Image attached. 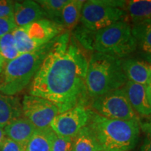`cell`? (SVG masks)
<instances>
[{
	"instance_id": "24",
	"label": "cell",
	"mask_w": 151,
	"mask_h": 151,
	"mask_svg": "<svg viewBox=\"0 0 151 151\" xmlns=\"http://www.w3.org/2000/svg\"><path fill=\"white\" fill-rule=\"evenodd\" d=\"M73 138L65 137L55 133L52 151H72Z\"/></svg>"
},
{
	"instance_id": "16",
	"label": "cell",
	"mask_w": 151,
	"mask_h": 151,
	"mask_svg": "<svg viewBox=\"0 0 151 151\" xmlns=\"http://www.w3.org/2000/svg\"><path fill=\"white\" fill-rule=\"evenodd\" d=\"M84 2L83 0H69L64 6L60 16V24L66 31L72 32L78 26Z\"/></svg>"
},
{
	"instance_id": "10",
	"label": "cell",
	"mask_w": 151,
	"mask_h": 151,
	"mask_svg": "<svg viewBox=\"0 0 151 151\" xmlns=\"http://www.w3.org/2000/svg\"><path fill=\"white\" fill-rule=\"evenodd\" d=\"M90 109L83 106L59 113L50 123V127L56 134L73 138L89 122Z\"/></svg>"
},
{
	"instance_id": "30",
	"label": "cell",
	"mask_w": 151,
	"mask_h": 151,
	"mask_svg": "<svg viewBox=\"0 0 151 151\" xmlns=\"http://www.w3.org/2000/svg\"><path fill=\"white\" fill-rule=\"evenodd\" d=\"M146 94L147 97H148V100L151 105V78L149 81L148 83L146 86Z\"/></svg>"
},
{
	"instance_id": "5",
	"label": "cell",
	"mask_w": 151,
	"mask_h": 151,
	"mask_svg": "<svg viewBox=\"0 0 151 151\" xmlns=\"http://www.w3.org/2000/svg\"><path fill=\"white\" fill-rule=\"evenodd\" d=\"M94 51L124 59L137 49L132 33V25L126 20H120L109 27L95 32Z\"/></svg>"
},
{
	"instance_id": "20",
	"label": "cell",
	"mask_w": 151,
	"mask_h": 151,
	"mask_svg": "<svg viewBox=\"0 0 151 151\" xmlns=\"http://www.w3.org/2000/svg\"><path fill=\"white\" fill-rule=\"evenodd\" d=\"M55 132L51 127L36 129L28 142L25 151H52Z\"/></svg>"
},
{
	"instance_id": "2",
	"label": "cell",
	"mask_w": 151,
	"mask_h": 151,
	"mask_svg": "<svg viewBox=\"0 0 151 151\" xmlns=\"http://www.w3.org/2000/svg\"><path fill=\"white\" fill-rule=\"evenodd\" d=\"M139 120H122L104 118L90 109L88 125L97 138L102 151H130L140 135Z\"/></svg>"
},
{
	"instance_id": "6",
	"label": "cell",
	"mask_w": 151,
	"mask_h": 151,
	"mask_svg": "<svg viewBox=\"0 0 151 151\" xmlns=\"http://www.w3.org/2000/svg\"><path fill=\"white\" fill-rule=\"evenodd\" d=\"M65 31L61 24L44 18L12 32L20 55L38 50L55 39Z\"/></svg>"
},
{
	"instance_id": "3",
	"label": "cell",
	"mask_w": 151,
	"mask_h": 151,
	"mask_svg": "<svg viewBox=\"0 0 151 151\" xmlns=\"http://www.w3.org/2000/svg\"><path fill=\"white\" fill-rule=\"evenodd\" d=\"M127 81L121 59L101 52H92L88 61L86 81L90 98L94 99L123 88Z\"/></svg>"
},
{
	"instance_id": "22",
	"label": "cell",
	"mask_w": 151,
	"mask_h": 151,
	"mask_svg": "<svg viewBox=\"0 0 151 151\" xmlns=\"http://www.w3.org/2000/svg\"><path fill=\"white\" fill-rule=\"evenodd\" d=\"M0 55L4 60L5 63L16 59L20 55L12 32L0 37Z\"/></svg>"
},
{
	"instance_id": "25",
	"label": "cell",
	"mask_w": 151,
	"mask_h": 151,
	"mask_svg": "<svg viewBox=\"0 0 151 151\" xmlns=\"http://www.w3.org/2000/svg\"><path fill=\"white\" fill-rule=\"evenodd\" d=\"M140 128L144 137L141 151H151V118L148 121L140 123Z\"/></svg>"
},
{
	"instance_id": "14",
	"label": "cell",
	"mask_w": 151,
	"mask_h": 151,
	"mask_svg": "<svg viewBox=\"0 0 151 151\" xmlns=\"http://www.w3.org/2000/svg\"><path fill=\"white\" fill-rule=\"evenodd\" d=\"M122 67L127 81L146 86L151 78V63L136 58L122 59Z\"/></svg>"
},
{
	"instance_id": "15",
	"label": "cell",
	"mask_w": 151,
	"mask_h": 151,
	"mask_svg": "<svg viewBox=\"0 0 151 151\" xmlns=\"http://www.w3.org/2000/svg\"><path fill=\"white\" fill-rule=\"evenodd\" d=\"M22 116V104L18 98L0 92V128L4 129L11 122Z\"/></svg>"
},
{
	"instance_id": "4",
	"label": "cell",
	"mask_w": 151,
	"mask_h": 151,
	"mask_svg": "<svg viewBox=\"0 0 151 151\" xmlns=\"http://www.w3.org/2000/svg\"><path fill=\"white\" fill-rule=\"evenodd\" d=\"M55 39L38 50L20 55L5 63L0 76V92L14 96L28 86L35 76Z\"/></svg>"
},
{
	"instance_id": "12",
	"label": "cell",
	"mask_w": 151,
	"mask_h": 151,
	"mask_svg": "<svg viewBox=\"0 0 151 151\" xmlns=\"http://www.w3.org/2000/svg\"><path fill=\"white\" fill-rule=\"evenodd\" d=\"M14 18L17 27L46 18L40 5L35 1H16L14 6Z\"/></svg>"
},
{
	"instance_id": "28",
	"label": "cell",
	"mask_w": 151,
	"mask_h": 151,
	"mask_svg": "<svg viewBox=\"0 0 151 151\" xmlns=\"http://www.w3.org/2000/svg\"><path fill=\"white\" fill-rule=\"evenodd\" d=\"M1 151H24L20 145L6 138Z\"/></svg>"
},
{
	"instance_id": "18",
	"label": "cell",
	"mask_w": 151,
	"mask_h": 151,
	"mask_svg": "<svg viewBox=\"0 0 151 151\" xmlns=\"http://www.w3.org/2000/svg\"><path fill=\"white\" fill-rule=\"evenodd\" d=\"M72 151H102L94 132L88 124L73 138Z\"/></svg>"
},
{
	"instance_id": "8",
	"label": "cell",
	"mask_w": 151,
	"mask_h": 151,
	"mask_svg": "<svg viewBox=\"0 0 151 151\" xmlns=\"http://www.w3.org/2000/svg\"><path fill=\"white\" fill-rule=\"evenodd\" d=\"M91 109L99 116L109 119L139 120V116L132 108L124 88L113 90L92 99Z\"/></svg>"
},
{
	"instance_id": "31",
	"label": "cell",
	"mask_w": 151,
	"mask_h": 151,
	"mask_svg": "<svg viewBox=\"0 0 151 151\" xmlns=\"http://www.w3.org/2000/svg\"><path fill=\"white\" fill-rule=\"evenodd\" d=\"M4 66H5V61L3 59L2 57L1 56V55H0V76H1V73H2L4 68Z\"/></svg>"
},
{
	"instance_id": "26",
	"label": "cell",
	"mask_w": 151,
	"mask_h": 151,
	"mask_svg": "<svg viewBox=\"0 0 151 151\" xmlns=\"http://www.w3.org/2000/svg\"><path fill=\"white\" fill-rule=\"evenodd\" d=\"M14 2L9 0L0 1V18H14Z\"/></svg>"
},
{
	"instance_id": "23",
	"label": "cell",
	"mask_w": 151,
	"mask_h": 151,
	"mask_svg": "<svg viewBox=\"0 0 151 151\" xmlns=\"http://www.w3.org/2000/svg\"><path fill=\"white\" fill-rule=\"evenodd\" d=\"M71 32L81 48H83L86 51L94 52L93 43L95 32L87 29L81 24L77 26Z\"/></svg>"
},
{
	"instance_id": "27",
	"label": "cell",
	"mask_w": 151,
	"mask_h": 151,
	"mask_svg": "<svg viewBox=\"0 0 151 151\" xmlns=\"http://www.w3.org/2000/svg\"><path fill=\"white\" fill-rule=\"evenodd\" d=\"M16 27L14 18H0V37L12 32Z\"/></svg>"
},
{
	"instance_id": "11",
	"label": "cell",
	"mask_w": 151,
	"mask_h": 151,
	"mask_svg": "<svg viewBox=\"0 0 151 151\" xmlns=\"http://www.w3.org/2000/svg\"><path fill=\"white\" fill-rule=\"evenodd\" d=\"M123 88L132 108L138 116L151 117V105L147 97L146 86L127 81Z\"/></svg>"
},
{
	"instance_id": "32",
	"label": "cell",
	"mask_w": 151,
	"mask_h": 151,
	"mask_svg": "<svg viewBox=\"0 0 151 151\" xmlns=\"http://www.w3.org/2000/svg\"></svg>"
},
{
	"instance_id": "1",
	"label": "cell",
	"mask_w": 151,
	"mask_h": 151,
	"mask_svg": "<svg viewBox=\"0 0 151 151\" xmlns=\"http://www.w3.org/2000/svg\"><path fill=\"white\" fill-rule=\"evenodd\" d=\"M86 51L71 32L55 39L29 86L30 95L46 99L58 107L60 113L77 106L86 107L88 96Z\"/></svg>"
},
{
	"instance_id": "13",
	"label": "cell",
	"mask_w": 151,
	"mask_h": 151,
	"mask_svg": "<svg viewBox=\"0 0 151 151\" xmlns=\"http://www.w3.org/2000/svg\"><path fill=\"white\" fill-rule=\"evenodd\" d=\"M36 127L23 116L16 119L4 128L6 136L24 149L36 131Z\"/></svg>"
},
{
	"instance_id": "17",
	"label": "cell",
	"mask_w": 151,
	"mask_h": 151,
	"mask_svg": "<svg viewBox=\"0 0 151 151\" xmlns=\"http://www.w3.org/2000/svg\"><path fill=\"white\" fill-rule=\"evenodd\" d=\"M123 10L133 24L151 20V0L126 1Z\"/></svg>"
},
{
	"instance_id": "21",
	"label": "cell",
	"mask_w": 151,
	"mask_h": 151,
	"mask_svg": "<svg viewBox=\"0 0 151 151\" xmlns=\"http://www.w3.org/2000/svg\"><path fill=\"white\" fill-rule=\"evenodd\" d=\"M69 0H39L36 1L40 5L46 18L60 24V16L64 6Z\"/></svg>"
},
{
	"instance_id": "7",
	"label": "cell",
	"mask_w": 151,
	"mask_h": 151,
	"mask_svg": "<svg viewBox=\"0 0 151 151\" xmlns=\"http://www.w3.org/2000/svg\"><path fill=\"white\" fill-rule=\"evenodd\" d=\"M127 15L123 9L109 5L106 0L85 1L80 22L87 29L97 32L120 20H126Z\"/></svg>"
},
{
	"instance_id": "29",
	"label": "cell",
	"mask_w": 151,
	"mask_h": 151,
	"mask_svg": "<svg viewBox=\"0 0 151 151\" xmlns=\"http://www.w3.org/2000/svg\"><path fill=\"white\" fill-rule=\"evenodd\" d=\"M6 136L5 132L2 128H0V151L2 148L4 143L6 139Z\"/></svg>"
},
{
	"instance_id": "9",
	"label": "cell",
	"mask_w": 151,
	"mask_h": 151,
	"mask_svg": "<svg viewBox=\"0 0 151 151\" xmlns=\"http://www.w3.org/2000/svg\"><path fill=\"white\" fill-rule=\"evenodd\" d=\"M22 114L37 129H46L55 117L59 114V110L50 101L37 96L27 94L22 102Z\"/></svg>"
},
{
	"instance_id": "19",
	"label": "cell",
	"mask_w": 151,
	"mask_h": 151,
	"mask_svg": "<svg viewBox=\"0 0 151 151\" xmlns=\"http://www.w3.org/2000/svg\"><path fill=\"white\" fill-rule=\"evenodd\" d=\"M132 33L137 42V48L151 56V20L133 24Z\"/></svg>"
}]
</instances>
